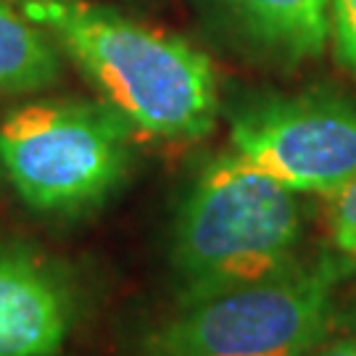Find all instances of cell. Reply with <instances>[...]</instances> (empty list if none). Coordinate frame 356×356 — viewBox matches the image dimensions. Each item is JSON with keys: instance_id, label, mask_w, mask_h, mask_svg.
Listing matches in <instances>:
<instances>
[{"instance_id": "cell-1", "label": "cell", "mask_w": 356, "mask_h": 356, "mask_svg": "<svg viewBox=\"0 0 356 356\" xmlns=\"http://www.w3.org/2000/svg\"><path fill=\"white\" fill-rule=\"evenodd\" d=\"M22 13L135 132L169 143L211 132L216 74L209 56L191 42L88 0H22Z\"/></svg>"}, {"instance_id": "cell-2", "label": "cell", "mask_w": 356, "mask_h": 356, "mask_svg": "<svg viewBox=\"0 0 356 356\" xmlns=\"http://www.w3.org/2000/svg\"><path fill=\"white\" fill-rule=\"evenodd\" d=\"M298 193L238 153L211 159L179 198L169 232L177 306L269 280L301 261Z\"/></svg>"}, {"instance_id": "cell-3", "label": "cell", "mask_w": 356, "mask_h": 356, "mask_svg": "<svg viewBox=\"0 0 356 356\" xmlns=\"http://www.w3.org/2000/svg\"><path fill=\"white\" fill-rule=\"evenodd\" d=\"M341 275L332 256L301 259L269 280L175 306L135 356H312L330 338Z\"/></svg>"}, {"instance_id": "cell-4", "label": "cell", "mask_w": 356, "mask_h": 356, "mask_svg": "<svg viewBox=\"0 0 356 356\" xmlns=\"http://www.w3.org/2000/svg\"><path fill=\"white\" fill-rule=\"evenodd\" d=\"M132 132L108 103H26L0 122V169L32 211L88 214L127 177Z\"/></svg>"}, {"instance_id": "cell-5", "label": "cell", "mask_w": 356, "mask_h": 356, "mask_svg": "<svg viewBox=\"0 0 356 356\" xmlns=\"http://www.w3.org/2000/svg\"><path fill=\"white\" fill-rule=\"evenodd\" d=\"M232 153L293 193H338L356 175V106L330 92L261 98L229 119Z\"/></svg>"}, {"instance_id": "cell-6", "label": "cell", "mask_w": 356, "mask_h": 356, "mask_svg": "<svg viewBox=\"0 0 356 356\" xmlns=\"http://www.w3.org/2000/svg\"><path fill=\"white\" fill-rule=\"evenodd\" d=\"M72 272L19 243H0V356H56L79 319Z\"/></svg>"}, {"instance_id": "cell-7", "label": "cell", "mask_w": 356, "mask_h": 356, "mask_svg": "<svg viewBox=\"0 0 356 356\" xmlns=\"http://www.w3.org/2000/svg\"><path fill=\"white\" fill-rule=\"evenodd\" d=\"M243 35L280 61L317 58L330 38L327 0H222Z\"/></svg>"}, {"instance_id": "cell-8", "label": "cell", "mask_w": 356, "mask_h": 356, "mask_svg": "<svg viewBox=\"0 0 356 356\" xmlns=\"http://www.w3.org/2000/svg\"><path fill=\"white\" fill-rule=\"evenodd\" d=\"M61 76L58 48L35 22L0 0V95H26Z\"/></svg>"}, {"instance_id": "cell-9", "label": "cell", "mask_w": 356, "mask_h": 356, "mask_svg": "<svg viewBox=\"0 0 356 356\" xmlns=\"http://www.w3.org/2000/svg\"><path fill=\"white\" fill-rule=\"evenodd\" d=\"M330 229L335 248L356 261V175L330 195Z\"/></svg>"}, {"instance_id": "cell-10", "label": "cell", "mask_w": 356, "mask_h": 356, "mask_svg": "<svg viewBox=\"0 0 356 356\" xmlns=\"http://www.w3.org/2000/svg\"><path fill=\"white\" fill-rule=\"evenodd\" d=\"M327 16L335 56L356 76V0H327Z\"/></svg>"}, {"instance_id": "cell-11", "label": "cell", "mask_w": 356, "mask_h": 356, "mask_svg": "<svg viewBox=\"0 0 356 356\" xmlns=\"http://www.w3.org/2000/svg\"><path fill=\"white\" fill-rule=\"evenodd\" d=\"M312 356H356V332L341 335V338H327Z\"/></svg>"}]
</instances>
